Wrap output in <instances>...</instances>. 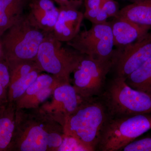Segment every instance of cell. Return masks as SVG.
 Here are the masks:
<instances>
[{"instance_id":"cell-23","label":"cell","mask_w":151,"mask_h":151,"mask_svg":"<svg viewBox=\"0 0 151 151\" xmlns=\"http://www.w3.org/2000/svg\"><path fill=\"white\" fill-rule=\"evenodd\" d=\"M124 151H151V138L134 141L122 148Z\"/></svg>"},{"instance_id":"cell-13","label":"cell","mask_w":151,"mask_h":151,"mask_svg":"<svg viewBox=\"0 0 151 151\" xmlns=\"http://www.w3.org/2000/svg\"><path fill=\"white\" fill-rule=\"evenodd\" d=\"M114 46L121 49L136 42L150 32L151 27L141 25L121 18L110 22Z\"/></svg>"},{"instance_id":"cell-16","label":"cell","mask_w":151,"mask_h":151,"mask_svg":"<svg viewBox=\"0 0 151 151\" xmlns=\"http://www.w3.org/2000/svg\"><path fill=\"white\" fill-rule=\"evenodd\" d=\"M133 89L151 93V57L125 78Z\"/></svg>"},{"instance_id":"cell-21","label":"cell","mask_w":151,"mask_h":151,"mask_svg":"<svg viewBox=\"0 0 151 151\" xmlns=\"http://www.w3.org/2000/svg\"><path fill=\"white\" fill-rule=\"evenodd\" d=\"M37 68H39L38 67L36 63L34 61H25L17 64L10 68L11 73L10 84Z\"/></svg>"},{"instance_id":"cell-11","label":"cell","mask_w":151,"mask_h":151,"mask_svg":"<svg viewBox=\"0 0 151 151\" xmlns=\"http://www.w3.org/2000/svg\"><path fill=\"white\" fill-rule=\"evenodd\" d=\"M59 9V15L52 33L58 40L67 42L80 32L84 13L70 7L60 6Z\"/></svg>"},{"instance_id":"cell-4","label":"cell","mask_w":151,"mask_h":151,"mask_svg":"<svg viewBox=\"0 0 151 151\" xmlns=\"http://www.w3.org/2000/svg\"><path fill=\"white\" fill-rule=\"evenodd\" d=\"M84 55L63 45L62 42L48 33L41 44L35 62L42 72L70 83V74L78 66Z\"/></svg>"},{"instance_id":"cell-24","label":"cell","mask_w":151,"mask_h":151,"mask_svg":"<svg viewBox=\"0 0 151 151\" xmlns=\"http://www.w3.org/2000/svg\"><path fill=\"white\" fill-rule=\"evenodd\" d=\"M11 81V73L7 62L0 60V82L6 89L9 86Z\"/></svg>"},{"instance_id":"cell-14","label":"cell","mask_w":151,"mask_h":151,"mask_svg":"<svg viewBox=\"0 0 151 151\" xmlns=\"http://www.w3.org/2000/svg\"><path fill=\"white\" fill-rule=\"evenodd\" d=\"M118 18L151 27V0L133 3L126 6L119 11Z\"/></svg>"},{"instance_id":"cell-29","label":"cell","mask_w":151,"mask_h":151,"mask_svg":"<svg viewBox=\"0 0 151 151\" xmlns=\"http://www.w3.org/2000/svg\"><path fill=\"white\" fill-rule=\"evenodd\" d=\"M132 2V3L138 2L142 1H145V0H128Z\"/></svg>"},{"instance_id":"cell-7","label":"cell","mask_w":151,"mask_h":151,"mask_svg":"<svg viewBox=\"0 0 151 151\" xmlns=\"http://www.w3.org/2000/svg\"><path fill=\"white\" fill-rule=\"evenodd\" d=\"M67 44L81 54L94 59L111 60L115 50L111 23L92 24L89 29L80 31Z\"/></svg>"},{"instance_id":"cell-6","label":"cell","mask_w":151,"mask_h":151,"mask_svg":"<svg viewBox=\"0 0 151 151\" xmlns=\"http://www.w3.org/2000/svg\"><path fill=\"white\" fill-rule=\"evenodd\" d=\"M151 129V116L147 114L110 117L97 147L103 151L122 150Z\"/></svg>"},{"instance_id":"cell-28","label":"cell","mask_w":151,"mask_h":151,"mask_svg":"<svg viewBox=\"0 0 151 151\" xmlns=\"http://www.w3.org/2000/svg\"><path fill=\"white\" fill-rule=\"evenodd\" d=\"M5 90L6 89L3 87V85L0 82V100H1L4 97Z\"/></svg>"},{"instance_id":"cell-17","label":"cell","mask_w":151,"mask_h":151,"mask_svg":"<svg viewBox=\"0 0 151 151\" xmlns=\"http://www.w3.org/2000/svg\"><path fill=\"white\" fill-rule=\"evenodd\" d=\"M10 108L0 116V151L7 148L12 142L16 129V110Z\"/></svg>"},{"instance_id":"cell-10","label":"cell","mask_w":151,"mask_h":151,"mask_svg":"<svg viewBox=\"0 0 151 151\" xmlns=\"http://www.w3.org/2000/svg\"><path fill=\"white\" fill-rule=\"evenodd\" d=\"M52 100L40 107L62 126L65 118L73 113L84 100L70 83L62 84L55 89Z\"/></svg>"},{"instance_id":"cell-26","label":"cell","mask_w":151,"mask_h":151,"mask_svg":"<svg viewBox=\"0 0 151 151\" xmlns=\"http://www.w3.org/2000/svg\"><path fill=\"white\" fill-rule=\"evenodd\" d=\"M60 6H67L78 9L81 5L83 0H53Z\"/></svg>"},{"instance_id":"cell-18","label":"cell","mask_w":151,"mask_h":151,"mask_svg":"<svg viewBox=\"0 0 151 151\" xmlns=\"http://www.w3.org/2000/svg\"><path fill=\"white\" fill-rule=\"evenodd\" d=\"M42 72L37 68L11 83L9 91V99L11 103H15L21 97Z\"/></svg>"},{"instance_id":"cell-2","label":"cell","mask_w":151,"mask_h":151,"mask_svg":"<svg viewBox=\"0 0 151 151\" xmlns=\"http://www.w3.org/2000/svg\"><path fill=\"white\" fill-rule=\"evenodd\" d=\"M110 116L105 103L93 98L84 100L62 124L63 133L94 151Z\"/></svg>"},{"instance_id":"cell-22","label":"cell","mask_w":151,"mask_h":151,"mask_svg":"<svg viewBox=\"0 0 151 151\" xmlns=\"http://www.w3.org/2000/svg\"><path fill=\"white\" fill-rule=\"evenodd\" d=\"M84 18L88 20L92 24H99L107 22L109 17L106 13L100 8L94 9L85 10Z\"/></svg>"},{"instance_id":"cell-3","label":"cell","mask_w":151,"mask_h":151,"mask_svg":"<svg viewBox=\"0 0 151 151\" xmlns=\"http://www.w3.org/2000/svg\"><path fill=\"white\" fill-rule=\"evenodd\" d=\"M23 15L4 34L1 47L9 68L25 61H35L38 51L47 34Z\"/></svg>"},{"instance_id":"cell-15","label":"cell","mask_w":151,"mask_h":151,"mask_svg":"<svg viewBox=\"0 0 151 151\" xmlns=\"http://www.w3.org/2000/svg\"><path fill=\"white\" fill-rule=\"evenodd\" d=\"M24 0H0V37L22 17Z\"/></svg>"},{"instance_id":"cell-8","label":"cell","mask_w":151,"mask_h":151,"mask_svg":"<svg viewBox=\"0 0 151 151\" xmlns=\"http://www.w3.org/2000/svg\"><path fill=\"white\" fill-rule=\"evenodd\" d=\"M113 65L112 58L99 60L84 55L73 72V86L78 95L86 100L100 94Z\"/></svg>"},{"instance_id":"cell-1","label":"cell","mask_w":151,"mask_h":151,"mask_svg":"<svg viewBox=\"0 0 151 151\" xmlns=\"http://www.w3.org/2000/svg\"><path fill=\"white\" fill-rule=\"evenodd\" d=\"M64 133L62 126L40 108L16 110L12 143L19 151H58Z\"/></svg>"},{"instance_id":"cell-19","label":"cell","mask_w":151,"mask_h":151,"mask_svg":"<svg viewBox=\"0 0 151 151\" xmlns=\"http://www.w3.org/2000/svg\"><path fill=\"white\" fill-rule=\"evenodd\" d=\"M62 84H55L51 87L43 89L26 100L21 102H16L15 105L16 110L35 109L39 108L40 105H42L50 96L52 95L55 89L57 86Z\"/></svg>"},{"instance_id":"cell-12","label":"cell","mask_w":151,"mask_h":151,"mask_svg":"<svg viewBox=\"0 0 151 151\" xmlns=\"http://www.w3.org/2000/svg\"><path fill=\"white\" fill-rule=\"evenodd\" d=\"M29 13L27 15L30 22L45 32H52L59 9L52 0H30Z\"/></svg>"},{"instance_id":"cell-25","label":"cell","mask_w":151,"mask_h":151,"mask_svg":"<svg viewBox=\"0 0 151 151\" xmlns=\"http://www.w3.org/2000/svg\"><path fill=\"white\" fill-rule=\"evenodd\" d=\"M101 8L109 17L116 18L119 17V10L118 3L114 0H104Z\"/></svg>"},{"instance_id":"cell-9","label":"cell","mask_w":151,"mask_h":151,"mask_svg":"<svg viewBox=\"0 0 151 151\" xmlns=\"http://www.w3.org/2000/svg\"><path fill=\"white\" fill-rule=\"evenodd\" d=\"M151 57V31L136 42L116 49L112 60L116 76L126 78Z\"/></svg>"},{"instance_id":"cell-5","label":"cell","mask_w":151,"mask_h":151,"mask_svg":"<svg viewBox=\"0 0 151 151\" xmlns=\"http://www.w3.org/2000/svg\"><path fill=\"white\" fill-rule=\"evenodd\" d=\"M110 117H120L151 113V93L130 87L125 78L116 76L105 94Z\"/></svg>"},{"instance_id":"cell-20","label":"cell","mask_w":151,"mask_h":151,"mask_svg":"<svg viewBox=\"0 0 151 151\" xmlns=\"http://www.w3.org/2000/svg\"><path fill=\"white\" fill-rule=\"evenodd\" d=\"M94 151L78 139L64 134L62 142L58 151Z\"/></svg>"},{"instance_id":"cell-27","label":"cell","mask_w":151,"mask_h":151,"mask_svg":"<svg viewBox=\"0 0 151 151\" xmlns=\"http://www.w3.org/2000/svg\"><path fill=\"white\" fill-rule=\"evenodd\" d=\"M104 0H85V10L94 9L101 8Z\"/></svg>"}]
</instances>
